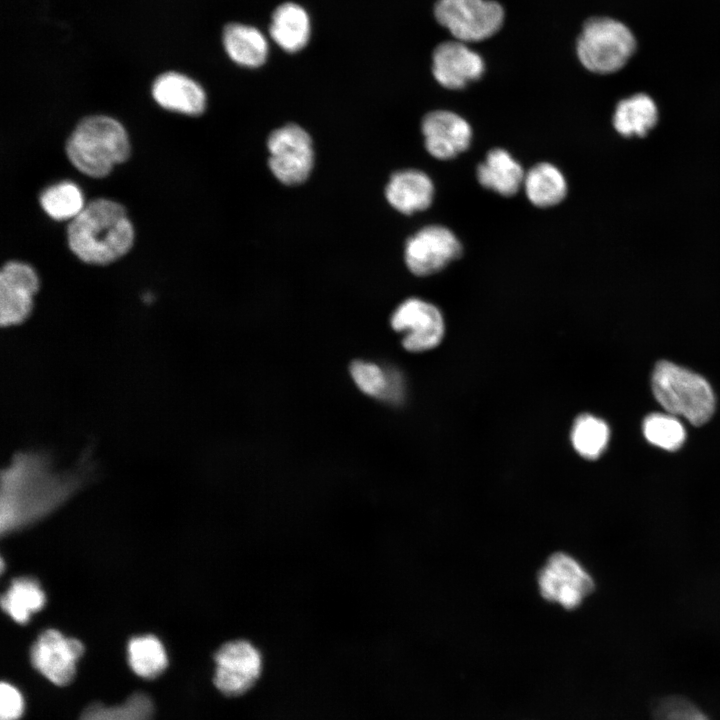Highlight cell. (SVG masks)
Masks as SVG:
<instances>
[{
  "label": "cell",
  "instance_id": "obj_1",
  "mask_svg": "<svg viewBox=\"0 0 720 720\" xmlns=\"http://www.w3.org/2000/svg\"><path fill=\"white\" fill-rule=\"evenodd\" d=\"M74 480L51 469L40 453L16 454L1 473L0 528L19 529L54 510L73 491Z\"/></svg>",
  "mask_w": 720,
  "mask_h": 720
},
{
  "label": "cell",
  "instance_id": "obj_2",
  "mask_svg": "<svg viewBox=\"0 0 720 720\" xmlns=\"http://www.w3.org/2000/svg\"><path fill=\"white\" fill-rule=\"evenodd\" d=\"M67 239L70 250L81 261L107 265L131 249L134 229L123 206L108 199H97L71 220Z\"/></svg>",
  "mask_w": 720,
  "mask_h": 720
},
{
  "label": "cell",
  "instance_id": "obj_3",
  "mask_svg": "<svg viewBox=\"0 0 720 720\" xmlns=\"http://www.w3.org/2000/svg\"><path fill=\"white\" fill-rule=\"evenodd\" d=\"M70 162L91 177H104L130 153L128 135L115 119L95 115L84 118L66 143Z\"/></svg>",
  "mask_w": 720,
  "mask_h": 720
},
{
  "label": "cell",
  "instance_id": "obj_4",
  "mask_svg": "<svg viewBox=\"0 0 720 720\" xmlns=\"http://www.w3.org/2000/svg\"><path fill=\"white\" fill-rule=\"evenodd\" d=\"M655 399L669 413L692 425L705 424L715 410V396L701 375L667 360L656 363L651 377Z\"/></svg>",
  "mask_w": 720,
  "mask_h": 720
},
{
  "label": "cell",
  "instance_id": "obj_5",
  "mask_svg": "<svg viewBox=\"0 0 720 720\" xmlns=\"http://www.w3.org/2000/svg\"><path fill=\"white\" fill-rule=\"evenodd\" d=\"M637 49L633 31L623 22L606 16L591 17L577 40V55L589 71L610 74L622 69Z\"/></svg>",
  "mask_w": 720,
  "mask_h": 720
},
{
  "label": "cell",
  "instance_id": "obj_6",
  "mask_svg": "<svg viewBox=\"0 0 720 720\" xmlns=\"http://www.w3.org/2000/svg\"><path fill=\"white\" fill-rule=\"evenodd\" d=\"M434 15L440 25L462 42L491 37L504 20L502 6L493 0H438Z\"/></svg>",
  "mask_w": 720,
  "mask_h": 720
},
{
  "label": "cell",
  "instance_id": "obj_7",
  "mask_svg": "<svg viewBox=\"0 0 720 720\" xmlns=\"http://www.w3.org/2000/svg\"><path fill=\"white\" fill-rule=\"evenodd\" d=\"M267 147L269 168L280 182L296 185L308 178L313 168L314 151L312 140L302 127L287 124L274 130Z\"/></svg>",
  "mask_w": 720,
  "mask_h": 720
},
{
  "label": "cell",
  "instance_id": "obj_8",
  "mask_svg": "<svg viewBox=\"0 0 720 720\" xmlns=\"http://www.w3.org/2000/svg\"><path fill=\"white\" fill-rule=\"evenodd\" d=\"M214 684L227 696L247 692L262 672V655L250 641L237 639L226 642L216 652Z\"/></svg>",
  "mask_w": 720,
  "mask_h": 720
},
{
  "label": "cell",
  "instance_id": "obj_9",
  "mask_svg": "<svg viewBox=\"0 0 720 720\" xmlns=\"http://www.w3.org/2000/svg\"><path fill=\"white\" fill-rule=\"evenodd\" d=\"M461 254L459 239L441 225L423 227L407 239L404 249L405 263L417 276L439 272Z\"/></svg>",
  "mask_w": 720,
  "mask_h": 720
},
{
  "label": "cell",
  "instance_id": "obj_10",
  "mask_svg": "<svg viewBox=\"0 0 720 720\" xmlns=\"http://www.w3.org/2000/svg\"><path fill=\"white\" fill-rule=\"evenodd\" d=\"M542 596L564 608L577 607L594 587L590 575L572 557L555 553L547 561L538 577Z\"/></svg>",
  "mask_w": 720,
  "mask_h": 720
},
{
  "label": "cell",
  "instance_id": "obj_11",
  "mask_svg": "<svg viewBox=\"0 0 720 720\" xmlns=\"http://www.w3.org/2000/svg\"><path fill=\"white\" fill-rule=\"evenodd\" d=\"M392 328L404 334L403 347L410 352H423L437 346L444 335V320L434 305L410 298L402 302L391 316Z\"/></svg>",
  "mask_w": 720,
  "mask_h": 720
},
{
  "label": "cell",
  "instance_id": "obj_12",
  "mask_svg": "<svg viewBox=\"0 0 720 720\" xmlns=\"http://www.w3.org/2000/svg\"><path fill=\"white\" fill-rule=\"evenodd\" d=\"M40 288L34 268L9 261L0 272V323L2 327L22 324L32 313L34 296Z\"/></svg>",
  "mask_w": 720,
  "mask_h": 720
},
{
  "label": "cell",
  "instance_id": "obj_13",
  "mask_svg": "<svg viewBox=\"0 0 720 720\" xmlns=\"http://www.w3.org/2000/svg\"><path fill=\"white\" fill-rule=\"evenodd\" d=\"M84 652L83 644L57 630L42 632L33 643L30 659L34 668L52 683L69 684L76 673V663Z\"/></svg>",
  "mask_w": 720,
  "mask_h": 720
},
{
  "label": "cell",
  "instance_id": "obj_14",
  "mask_svg": "<svg viewBox=\"0 0 720 720\" xmlns=\"http://www.w3.org/2000/svg\"><path fill=\"white\" fill-rule=\"evenodd\" d=\"M425 147L430 155L448 160L466 151L472 139L470 124L460 115L448 110L428 113L421 125Z\"/></svg>",
  "mask_w": 720,
  "mask_h": 720
},
{
  "label": "cell",
  "instance_id": "obj_15",
  "mask_svg": "<svg viewBox=\"0 0 720 720\" xmlns=\"http://www.w3.org/2000/svg\"><path fill=\"white\" fill-rule=\"evenodd\" d=\"M482 57L465 45L454 40L439 44L432 57V72L436 81L448 89H462L478 80L484 73Z\"/></svg>",
  "mask_w": 720,
  "mask_h": 720
},
{
  "label": "cell",
  "instance_id": "obj_16",
  "mask_svg": "<svg viewBox=\"0 0 720 720\" xmlns=\"http://www.w3.org/2000/svg\"><path fill=\"white\" fill-rule=\"evenodd\" d=\"M152 95L163 108L187 115H200L206 107L203 88L177 72H166L157 77L152 86Z\"/></svg>",
  "mask_w": 720,
  "mask_h": 720
},
{
  "label": "cell",
  "instance_id": "obj_17",
  "mask_svg": "<svg viewBox=\"0 0 720 720\" xmlns=\"http://www.w3.org/2000/svg\"><path fill=\"white\" fill-rule=\"evenodd\" d=\"M385 196L394 209L403 214H412L431 205L434 184L430 177L420 170L397 171L387 183Z\"/></svg>",
  "mask_w": 720,
  "mask_h": 720
},
{
  "label": "cell",
  "instance_id": "obj_18",
  "mask_svg": "<svg viewBox=\"0 0 720 720\" xmlns=\"http://www.w3.org/2000/svg\"><path fill=\"white\" fill-rule=\"evenodd\" d=\"M479 183L486 189L502 196H513L518 192L525 177L520 163L501 148L490 150L476 170Z\"/></svg>",
  "mask_w": 720,
  "mask_h": 720
},
{
  "label": "cell",
  "instance_id": "obj_19",
  "mask_svg": "<svg viewBox=\"0 0 720 720\" xmlns=\"http://www.w3.org/2000/svg\"><path fill=\"white\" fill-rule=\"evenodd\" d=\"M269 31L272 39L283 50L297 52L304 48L309 40V16L295 3L282 4L273 13Z\"/></svg>",
  "mask_w": 720,
  "mask_h": 720
},
{
  "label": "cell",
  "instance_id": "obj_20",
  "mask_svg": "<svg viewBox=\"0 0 720 720\" xmlns=\"http://www.w3.org/2000/svg\"><path fill=\"white\" fill-rule=\"evenodd\" d=\"M223 44L228 56L237 64L256 68L261 66L268 54V44L256 28L233 23L225 27Z\"/></svg>",
  "mask_w": 720,
  "mask_h": 720
},
{
  "label": "cell",
  "instance_id": "obj_21",
  "mask_svg": "<svg viewBox=\"0 0 720 720\" xmlns=\"http://www.w3.org/2000/svg\"><path fill=\"white\" fill-rule=\"evenodd\" d=\"M658 121L655 101L647 94L637 93L621 100L614 111L613 126L625 136H645Z\"/></svg>",
  "mask_w": 720,
  "mask_h": 720
},
{
  "label": "cell",
  "instance_id": "obj_22",
  "mask_svg": "<svg viewBox=\"0 0 720 720\" xmlns=\"http://www.w3.org/2000/svg\"><path fill=\"white\" fill-rule=\"evenodd\" d=\"M523 187L528 200L540 208L559 204L568 189L562 172L547 162L536 164L525 174Z\"/></svg>",
  "mask_w": 720,
  "mask_h": 720
},
{
  "label": "cell",
  "instance_id": "obj_23",
  "mask_svg": "<svg viewBox=\"0 0 720 720\" xmlns=\"http://www.w3.org/2000/svg\"><path fill=\"white\" fill-rule=\"evenodd\" d=\"M350 373L358 388L365 394L386 401H399L403 389L400 374L391 369L362 360L353 361Z\"/></svg>",
  "mask_w": 720,
  "mask_h": 720
},
{
  "label": "cell",
  "instance_id": "obj_24",
  "mask_svg": "<svg viewBox=\"0 0 720 720\" xmlns=\"http://www.w3.org/2000/svg\"><path fill=\"white\" fill-rule=\"evenodd\" d=\"M39 583L28 577L14 579L1 598L3 610L17 623L25 624L45 604Z\"/></svg>",
  "mask_w": 720,
  "mask_h": 720
},
{
  "label": "cell",
  "instance_id": "obj_25",
  "mask_svg": "<svg viewBox=\"0 0 720 720\" xmlns=\"http://www.w3.org/2000/svg\"><path fill=\"white\" fill-rule=\"evenodd\" d=\"M128 662L133 672L145 679H154L168 665L161 641L153 635L136 636L128 643Z\"/></svg>",
  "mask_w": 720,
  "mask_h": 720
},
{
  "label": "cell",
  "instance_id": "obj_26",
  "mask_svg": "<svg viewBox=\"0 0 720 720\" xmlns=\"http://www.w3.org/2000/svg\"><path fill=\"white\" fill-rule=\"evenodd\" d=\"M609 435L608 425L602 419L583 414L574 422L571 442L582 457L596 459L606 449Z\"/></svg>",
  "mask_w": 720,
  "mask_h": 720
},
{
  "label": "cell",
  "instance_id": "obj_27",
  "mask_svg": "<svg viewBox=\"0 0 720 720\" xmlns=\"http://www.w3.org/2000/svg\"><path fill=\"white\" fill-rule=\"evenodd\" d=\"M43 210L55 220L75 218L85 207L80 188L69 181L48 187L40 196Z\"/></svg>",
  "mask_w": 720,
  "mask_h": 720
},
{
  "label": "cell",
  "instance_id": "obj_28",
  "mask_svg": "<svg viewBox=\"0 0 720 720\" xmlns=\"http://www.w3.org/2000/svg\"><path fill=\"white\" fill-rule=\"evenodd\" d=\"M152 715V700L145 693L137 692L120 705L92 704L83 711L80 720H151Z\"/></svg>",
  "mask_w": 720,
  "mask_h": 720
},
{
  "label": "cell",
  "instance_id": "obj_29",
  "mask_svg": "<svg viewBox=\"0 0 720 720\" xmlns=\"http://www.w3.org/2000/svg\"><path fill=\"white\" fill-rule=\"evenodd\" d=\"M643 433L648 442L668 451L679 449L686 438L681 422L669 413L648 415L643 421Z\"/></svg>",
  "mask_w": 720,
  "mask_h": 720
},
{
  "label": "cell",
  "instance_id": "obj_30",
  "mask_svg": "<svg viewBox=\"0 0 720 720\" xmlns=\"http://www.w3.org/2000/svg\"><path fill=\"white\" fill-rule=\"evenodd\" d=\"M655 720H709L695 705L682 698L663 700L656 709Z\"/></svg>",
  "mask_w": 720,
  "mask_h": 720
},
{
  "label": "cell",
  "instance_id": "obj_31",
  "mask_svg": "<svg viewBox=\"0 0 720 720\" xmlns=\"http://www.w3.org/2000/svg\"><path fill=\"white\" fill-rule=\"evenodd\" d=\"M24 712V700L20 691L7 682L0 686V720H19Z\"/></svg>",
  "mask_w": 720,
  "mask_h": 720
}]
</instances>
